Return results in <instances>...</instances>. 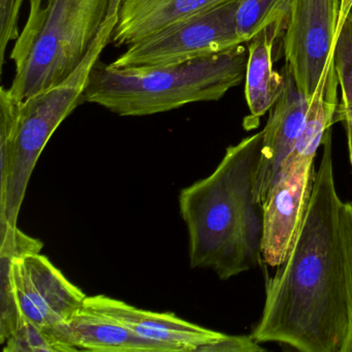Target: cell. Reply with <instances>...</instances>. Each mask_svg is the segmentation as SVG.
Returning a JSON list of instances; mask_svg holds the SVG:
<instances>
[{
  "label": "cell",
  "mask_w": 352,
  "mask_h": 352,
  "mask_svg": "<svg viewBox=\"0 0 352 352\" xmlns=\"http://www.w3.org/2000/svg\"><path fill=\"white\" fill-rule=\"evenodd\" d=\"M352 7V0H341V9H340L339 22H338L337 36L341 30L342 25L346 18L349 15L350 9Z\"/></svg>",
  "instance_id": "22"
},
{
  "label": "cell",
  "mask_w": 352,
  "mask_h": 352,
  "mask_svg": "<svg viewBox=\"0 0 352 352\" xmlns=\"http://www.w3.org/2000/svg\"><path fill=\"white\" fill-rule=\"evenodd\" d=\"M281 30H263L248 44V60L245 75V98L250 114L244 119L246 131L258 127L259 120L279 100L284 86L282 74L273 65V47Z\"/></svg>",
  "instance_id": "14"
},
{
  "label": "cell",
  "mask_w": 352,
  "mask_h": 352,
  "mask_svg": "<svg viewBox=\"0 0 352 352\" xmlns=\"http://www.w3.org/2000/svg\"><path fill=\"white\" fill-rule=\"evenodd\" d=\"M341 0H294L283 34L285 65L311 100L333 58Z\"/></svg>",
  "instance_id": "7"
},
{
  "label": "cell",
  "mask_w": 352,
  "mask_h": 352,
  "mask_svg": "<svg viewBox=\"0 0 352 352\" xmlns=\"http://www.w3.org/2000/svg\"><path fill=\"white\" fill-rule=\"evenodd\" d=\"M119 10L107 18L82 63L63 81L22 100L12 131L0 140V191L11 207H21L38 157L59 125L85 102L90 78L112 43Z\"/></svg>",
  "instance_id": "4"
},
{
  "label": "cell",
  "mask_w": 352,
  "mask_h": 352,
  "mask_svg": "<svg viewBox=\"0 0 352 352\" xmlns=\"http://www.w3.org/2000/svg\"><path fill=\"white\" fill-rule=\"evenodd\" d=\"M5 352H72L52 331L23 320L19 329L3 343Z\"/></svg>",
  "instance_id": "17"
},
{
  "label": "cell",
  "mask_w": 352,
  "mask_h": 352,
  "mask_svg": "<svg viewBox=\"0 0 352 352\" xmlns=\"http://www.w3.org/2000/svg\"><path fill=\"white\" fill-rule=\"evenodd\" d=\"M333 67L341 87V108H352V18L348 16L337 36L333 51Z\"/></svg>",
  "instance_id": "18"
},
{
  "label": "cell",
  "mask_w": 352,
  "mask_h": 352,
  "mask_svg": "<svg viewBox=\"0 0 352 352\" xmlns=\"http://www.w3.org/2000/svg\"><path fill=\"white\" fill-rule=\"evenodd\" d=\"M283 90L270 110L263 133L261 158L255 178L254 195L263 205L283 160L294 150L306 121L311 100L300 94L287 67H284Z\"/></svg>",
  "instance_id": "11"
},
{
  "label": "cell",
  "mask_w": 352,
  "mask_h": 352,
  "mask_svg": "<svg viewBox=\"0 0 352 352\" xmlns=\"http://www.w3.org/2000/svg\"><path fill=\"white\" fill-rule=\"evenodd\" d=\"M232 0H121L112 43L129 47Z\"/></svg>",
  "instance_id": "13"
},
{
  "label": "cell",
  "mask_w": 352,
  "mask_h": 352,
  "mask_svg": "<svg viewBox=\"0 0 352 352\" xmlns=\"http://www.w3.org/2000/svg\"><path fill=\"white\" fill-rule=\"evenodd\" d=\"M44 244L24 234L18 226L0 230V343L3 344L23 323L13 283L11 263L14 256L41 253Z\"/></svg>",
  "instance_id": "15"
},
{
  "label": "cell",
  "mask_w": 352,
  "mask_h": 352,
  "mask_svg": "<svg viewBox=\"0 0 352 352\" xmlns=\"http://www.w3.org/2000/svg\"><path fill=\"white\" fill-rule=\"evenodd\" d=\"M247 60L248 48L243 44L179 65L117 67L98 63L85 102L125 117L150 116L193 102H216L242 83Z\"/></svg>",
  "instance_id": "3"
},
{
  "label": "cell",
  "mask_w": 352,
  "mask_h": 352,
  "mask_svg": "<svg viewBox=\"0 0 352 352\" xmlns=\"http://www.w3.org/2000/svg\"><path fill=\"white\" fill-rule=\"evenodd\" d=\"M52 333L72 352H174L168 346L140 337L122 323L85 305Z\"/></svg>",
  "instance_id": "12"
},
{
  "label": "cell",
  "mask_w": 352,
  "mask_h": 352,
  "mask_svg": "<svg viewBox=\"0 0 352 352\" xmlns=\"http://www.w3.org/2000/svg\"><path fill=\"white\" fill-rule=\"evenodd\" d=\"M84 305L122 323L140 337L168 346L174 352H208L226 336L184 320L174 313L143 310L104 294L87 296Z\"/></svg>",
  "instance_id": "10"
},
{
  "label": "cell",
  "mask_w": 352,
  "mask_h": 352,
  "mask_svg": "<svg viewBox=\"0 0 352 352\" xmlns=\"http://www.w3.org/2000/svg\"><path fill=\"white\" fill-rule=\"evenodd\" d=\"M342 239L345 258L348 329L341 352H352V201H344L342 209Z\"/></svg>",
  "instance_id": "19"
},
{
  "label": "cell",
  "mask_w": 352,
  "mask_h": 352,
  "mask_svg": "<svg viewBox=\"0 0 352 352\" xmlns=\"http://www.w3.org/2000/svg\"><path fill=\"white\" fill-rule=\"evenodd\" d=\"M49 1L50 0H28L30 10H28L25 26L20 32L19 38L16 40L13 50H12L11 55H10V58L13 61L15 67L21 65L22 61H23L28 48L32 44L34 32H36V28H38L41 15L46 9Z\"/></svg>",
  "instance_id": "20"
},
{
  "label": "cell",
  "mask_w": 352,
  "mask_h": 352,
  "mask_svg": "<svg viewBox=\"0 0 352 352\" xmlns=\"http://www.w3.org/2000/svg\"><path fill=\"white\" fill-rule=\"evenodd\" d=\"M240 0L174 24L131 46L112 65L117 67L179 65L245 44L236 32Z\"/></svg>",
  "instance_id": "6"
},
{
  "label": "cell",
  "mask_w": 352,
  "mask_h": 352,
  "mask_svg": "<svg viewBox=\"0 0 352 352\" xmlns=\"http://www.w3.org/2000/svg\"><path fill=\"white\" fill-rule=\"evenodd\" d=\"M294 0H240L236 11V32L243 43L259 32L275 28L284 34Z\"/></svg>",
  "instance_id": "16"
},
{
  "label": "cell",
  "mask_w": 352,
  "mask_h": 352,
  "mask_svg": "<svg viewBox=\"0 0 352 352\" xmlns=\"http://www.w3.org/2000/svg\"><path fill=\"white\" fill-rule=\"evenodd\" d=\"M336 122H341L347 135L348 150H349L350 164L352 166V108L345 109L338 107L336 113Z\"/></svg>",
  "instance_id": "21"
},
{
  "label": "cell",
  "mask_w": 352,
  "mask_h": 352,
  "mask_svg": "<svg viewBox=\"0 0 352 352\" xmlns=\"http://www.w3.org/2000/svg\"><path fill=\"white\" fill-rule=\"evenodd\" d=\"M261 142L259 131L230 146L210 176L181 190L191 267L228 280L263 261V207L254 195Z\"/></svg>",
  "instance_id": "2"
},
{
  "label": "cell",
  "mask_w": 352,
  "mask_h": 352,
  "mask_svg": "<svg viewBox=\"0 0 352 352\" xmlns=\"http://www.w3.org/2000/svg\"><path fill=\"white\" fill-rule=\"evenodd\" d=\"M314 160L287 156L263 205V263L279 267L287 258L302 228L314 186Z\"/></svg>",
  "instance_id": "8"
},
{
  "label": "cell",
  "mask_w": 352,
  "mask_h": 352,
  "mask_svg": "<svg viewBox=\"0 0 352 352\" xmlns=\"http://www.w3.org/2000/svg\"><path fill=\"white\" fill-rule=\"evenodd\" d=\"M343 205L329 129L298 238L286 261L265 280L263 313L251 333L255 341L300 352H341L348 329Z\"/></svg>",
  "instance_id": "1"
},
{
  "label": "cell",
  "mask_w": 352,
  "mask_h": 352,
  "mask_svg": "<svg viewBox=\"0 0 352 352\" xmlns=\"http://www.w3.org/2000/svg\"><path fill=\"white\" fill-rule=\"evenodd\" d=\"M121 0H50L10 91L18 100L56 85L82 63Z\"/></svg>",
  "instance_id": "5"
},
{
  "label": "cell",
  "mask_w": 352,
  "mask_h": 352,
  "mask_svg": "<svg viewBox=\"0 0 352 352\" xmlns=\"http://www.w3.org/2000/svg\"><path fill=\"white\" fill-rule=\"evenodd\" d=\"M349 17H351L352 18V7H351V9H350V12H349Z\"/></svg>",
  "instance_id": "23"
},
{
  "label": "cell",
  "mask_w": 352,
  "mask_h": 352,
  "mask_svg": "<svg viewBox=\"0 0 352 352\" xmlns=\"http://www.w3.org/2000/svg\"><path fill=\"white\" fill-rule=\"evenodd\" d=\"M11 276L22 318L47 331L67 323L87 298L42 253L14 256Z\"/></svg>",
  "instance_id": "9"
}]
</instances>
